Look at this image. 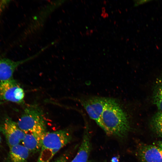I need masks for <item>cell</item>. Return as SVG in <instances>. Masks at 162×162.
<instances>
[{
  "label": "cell",
  "instance_id": "1",
  "mask_svg": "<svg viewBox=\"0 0 162 162\" xmlns=\"http://www.w3.org/2000/svg\"><path fill=\"white\" fill-rule=\"evenodd\" d=\"M110 136L123 138L130 129L128 116L116 100L108 98L104 110L97 124Z\"/></svg>",
  "mask_w": 162,
  "mask_h": 162
},
{
  "label": "cell",
  "instance_id": "19",
  "mask_svg": "<svg viewBox=\"0 0 162 162\" xmlns=\"http://www.w3.org/2000/svg\"><path fill=\"white\" fill-rule=\"evenodd\" d=\"M1 142H2V139H1V136L0 135V145H1Z\"/></svg>",
  "mask_w": 162,
  "mask_h": 162
},
{
  "label": "cell",
  "instance_id": "7",
  "mask_svg": "<svg viewBox=\"0 0 162 162\" xmlns=\"http://www.w3.org/2000/svg\"><path fill=\"white\" fill-rule=\"evenodd\" d=\"M108 98L92 97L81 101L89 117L97 124L103 112Z\"/></svg>",
  "mask_w": 162,
  "mask_h": 162
},
{
  "label": "cell",
  "instance_id": "5",
  "mask_svg": "<svg viewBox=\"0 0 162 162\" xmlns=\"http://www.w3.org/2000/svg\"><path fill=\"white\" fill-rule=\"evenodd\" d=\"M0 130L4 135L9 148L19 144L26 134L17 123L10 118H6L0 125Z\"/></svg>",
  "mask_w": 162,
  "mask_h": 162
},
{
  "label": "cell",
  "instance_id": "15",
  "mask_svg": "<svg viewBox=\"0 0 162 162\" xmlns=\"http://www.w3.org/2000/svg\"><path fill=\"white\" fill-rule=\"evenodd\" d=\"M10 0H0V15L10 3Z\"/></svg>",
  "mask_w": 162,
  "mask_h": 162
},
{
  "label": "cell",
  "instance_id": "17",
  "mask_svg": "<svg viewBox=\"0 0 162 162\" xmlns=\"http://www.w3.org/2000/svg\"><path fill=\"white\" fill-rule=\"evenodd\" d=\"M111 162H118V160L117 157H114L111 159Z\"/></svg>",
  "mask_w": 162,
  "mask_h": 162
},
{
  "label": "cell",
  "instance_id": "9",
  "mask_svg": "<svg viewBox=\"0 0 162 162\" xmlns=\"http://www.w3.org/2000/svg\"><path fill=\"white\" fill-rule=\"evenodd\" d=\"M46 129L39 130L25 134L22 140L23 145L33 154L40 151Z\"/></svg>",
  "mask_w": 162,
  "mask_h": 162
},
{
  "label": "cell",
  "instance_id": "12",
  "mask_svg": "<svg viewBox=\"0 0 162 162\" xmlns=\"http://www.w3.org/2000/svg\"><path fill=\"white\" fill-rule=\"evenodd\" d=\"M154 103L160 111L162 112V77L156 81L153 92Z\"/></svg>",
  "mask_w": 162,
  "mask_h": 162
},
{
  "label": "cell",
  "instance_id": "2",
  "mask_svg": "<svg viewBox=\"0 0 162 162\" xmlns=\"http://www.w3.org/2000/svg\"><path fill=\"white\" fill-rule=\"evenodd\" d=\"M70 133L66 130L47 132L43 140L37 162H49L62 148L72 140Z\"/></svg>",
  "mask_w": 162,
  "mask_h": 162
},
{
  "label": "cell",
  "instance_id": "8",
  "mask_svg": "<svg viewBox=\"0 0 162 162\" xmlns=\"http://www.w3.org/2000/svg\"><path fill=\"white\" fill-rule=\"evenodd\" d=\"M137 153L140 162H162V150L158 146L140 144Z\"/></svg>",
  "mask_w": 162,
  "mask_h": 162
},
{
  "label": "cell",
  "instance_id": "11",
  "mask_svg": "<svg viewBox=\"0 0 162 162\" xmlns=\"http://www.w3.org/2000/svg\"><path fill=\"white\" fill-rule=\"evenodd\" d=\"M29 153L23 145L19 144L9 148L8 160L10 162H28Z\"/></svg>",
  "mask_w": 162,
  "mask_h": 162
},
{
  "label": "cell",
  "instance_id": "18",
  "mask_svg": "<svg viewBox=\"0 0 162 162\" xmlns=\"http://www.w3.org/2000/svg\"><path fill=\"white\" fill-rule=\"evenodd\" d=\"M158 146L162 150V140L158 142Z\"/></svg>",
  "mask_w": 162,
  "mask_h": 162
},
{
  "label": "cell",
  "instance_id": "6",
  "mask_svg": "<svg viewBox=\"0 0 162 162\" xmlns=\"http://www.w3.org/2000/svg\"><path fill=\"white\" fill-rule=\"evenodd\" d=\"M45 50V47L43 48L34 55L24 59L17 61L0 57V81L12 78L14 72L18 66L37 57Z\"/></svg>",
  "mask_w": 162,
  "mask_h": 162
},
{
  "label": "cell",
  "instance_id": "13",
  "mask_svg": "<svg viewBox=\"0 0 162 162\" xmlns=\"http://www.w3.org/2000/svg\"><path fill=\"white\" fill-rule=\"evenodd\" d=\"M152 125L154 131L162 137V112L160 111L153 118Z\"/></svg>",
  "mask_w": 162,
  "mask_h": 162
},
{
  "label": "cell",
  "instance_id": "16",
  "mask_svg": "<svg viewBox=\"0 0 162 162\" xmlns=\"http://www.w3.org/2000/svg\"><path fill=\"white\" fill-rule=\"evenodd\" d=\"M150 0H136L134 1V6H137L139 5L147 3L150 1Z\"/></svg>",
  "mask_w": 162,
  "mask_h": 162
},
{
  "label": "cell",
  "instance_id": "4",
  "mask_svg": "<svg viewBox=\"0 0 162 162\" xmlns=\"http://www.w3.org/2000/svg\"><path fill=\"white\" fill-rule=\"evenodd\" d=\"M24 97L23 89L13 78L0 81V100L22 104Z\"/></svg>",
  "mask_w": 162,
  "mask_h": 162
},
{
  "label": "cell",
  "instance_id": "3",
  "mask_svg": "<svg viewBox=\"0 0 162 162\" xmlns=\"http://www.w3.org/2000/svg\"><path fill=\"white\" fill-rule=\"evenodd\" d=\"M17 123L20 128L25 134L46 129L43 112L36 104L27 106Z\"/></svg>",
  "mask_w": 162,
  "mask_h": 162
},
{
  "label": "cell",
  "instance_id": "10",
  "mask_svg": "<svg viewBox=\"0 0 162 162\" xmlns=\"http://www.w3.org/2000/svg\"><path fill=\"white\" fill-rule=\"evenodd\" d=\"M91 149L90 132L85 129L80 145L78 152L70 162H87Z\"/></svg>",
  "mask_w": 162,
  "mask_h": 162
},
{
  "label": "cell",
  "instance_id": "14",
  "mask_svg": "<svg viewBox=\"0 0 162 162\" xmlns=\"http://www.w3.org/2000/svg\"><path fill=\"white\" fill-rule=\"evenodd\" d=\"M69 159L68 154H64L58 157L52 162H68Z\"/></svg>",
  "mask_w": 162,
  "mask_h": 162
}]
</instances>
